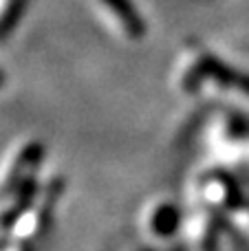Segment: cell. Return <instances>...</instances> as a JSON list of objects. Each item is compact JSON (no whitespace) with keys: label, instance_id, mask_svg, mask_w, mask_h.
<instances>
[{"label":"cell","instance_id":"cell-1","mask_svg":"<svg viewBox=\"0 0 249 251\" xmlns=\"http://www.w3.org/2000/svg\"><path fill=\"white\" fill-rule=\"evenodd\" d=\"M101 18L110 29L117 31L128 42H139L146 35V22L132 0H95Z\"/></svg>","mask_w":249,"mask_h":251},{"label":"cell","instance_id":"cell-2","mask_svg":"<svg viewBox=\"0 0 249 251\" xmlns=\"http://www.w3.org/2000/svg\"><path fill=\"white\" fill-rule=\"evenodd\" d=\"M22 9H25V0H0V38L7 35L11 26H16Z\"/></svg>","mask_w":249,"mask_h":251}]
</instances>
